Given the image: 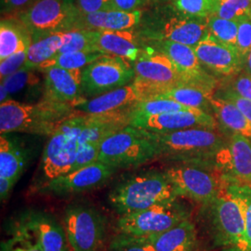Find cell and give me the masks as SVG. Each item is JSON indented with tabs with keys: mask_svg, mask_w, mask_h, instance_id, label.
<instances>
[{
	"mask_svg": "<svg viewBox=\"0 0 251 251\" xmlns=\"http://www.w3.org/2000/svg\"><path fill=\"white\" fill-rule=\"evenodd\" d=\"M79 113L70 104L41 100L34 103L10 100L0 104V132L50 136L61 123Z\"/></svg>",
	"mask_w": 251,
	"mask_h": 251,
	"instance_id": "cell-1",
	"label": "cell"
},
{
	"mask_svg": "<svg viewBox=\"0 0 251 251\" xmlns=\"http://www.w3.org/2000/svg\"><path fill=\"white\" fill-rule=\"evenodd\" d=\"M178 196L166 174L150 171L136 174L112 189L108 202L119 216L170 203Z\"/></svg>",
	"mask_w": 251,
	"mask_h": 251,
	"instance_id": "cell-2",
	"label": "cell"
},
{
	"mask_svg": "<svg viewBox=\"0 0 251 251\" xmlns=\"http://www.w3.org/2000/svg\"><path fill=\"white\" fill-rule=\"evenodd\" d=\"M137 30L147 41H171L195 48L208 34L207 19L190 18L172 6H158L144 11Z\"/></svg>",
	"mask_w": 251,
	"mask_h": 251,
	"instance_id": "cell-3",
	"label": "cell"
},
{
	"mask_svg": "<svg viewBox=\"0 0 251 251\" xmlns=\"http://www.w3.org/2000/svg\"><path fill=\"white\" fill-rule=\"evenodd\" d=\"M152 132V131H151ZM159 158L168 161L211 162L227 142L217 129L193 127L172 132H152Z\"/></svg>",
	"mask_w": 251,
	"mask_h": 251,
	"instance_id": "cell-4",
	"label": "cell"
},
{
	"mask_svg": "<svg viewBox=\"0 0 251 251\" xmlns=\"http://www.w3.org/2000/svg\"><path fill=\"white\" fill-rule=\"evenodd\" d=\"M164 173L178 198H188L204 206L210 205L227 183L211 162H177Z\"/></svg>",
	"mask_w": 251,
	"mask_h": 251,
	"instance_id": "cell-5",
	"label": "cell"
},
{
	"mask_svg": "<svg viewBox=\"0 0 251 251\" xmlns=\"http://www.w3.org/2000/svg\"><path fill=\"white\" fill-rule=\"evenodd\" d=\"M157 158L159 151L152 132L129 125L102 141L98 161L118 170L139 167Z\"/></svg>",
	"mask_w": 251,
	"mask_h": 251,
	"instance_id": "cell-6",
	"label": "cell"
},
{
	"mask_svg": "<svg viewBox=\"0 0 251 251\" xmlns=\"http://www.w3.org/2000/svg\"><path fill=\"white\" fill-rule=\"evenodd\" d=\"M81 15L75 0H37L15 18L26 27L35 41L56 33L79 30Z\"/></svg>",
	"mask_w": 251,
	"mask_h": 251,
	"instance_id": "cell-7",
	"label": "cell"
},
{
	"mask_svg": "<svg viewBox=\"0 0 251 251\" xmlns=\"http://www.w3.org/2000/svg\"><path fill=\"white\" fill-rule=\"evenodd\" d=\"M216 242L225 251H251L246 236L242 207L227 187L208 205Z\"/></svg>",
	"mask_w": 251,
	"mask_h": 251,
	"instance_id": "cell-8",
	"label": "cell"
},
{
	"mask_svg": "<svg viewBox=\"0 0 251 251\" xmlns=\"http://www.w3.org/2000/svg\"><path fill=\"white\" fill-rule=\"evenodd\" d=\"M81 129V113H77L64 120L49 137L41 160L45 181L72 171L79 149Z\"/></svg>",
	"mask_w": 251,
	"mask_h": 251,
	"instance_id": "cell-9",
	"label": "cell"
},
{
	"mask_svg": "<svg viewBox=\"0 0 251 251\" xmlns=\"http://www.w3.org/2000/svg\"><path fill=\"white\" fill-rule=\"evenodd\" d=\"M133 82L143 91L146 99L187 83L167 55L149 46H144V50L133 63Z\"/></svg>",
	"mask_w": 251,
	"mask_h": 251,
	"instance_id": "cell-10",
	"label": "cell"
},
{
	"mask_svg": "<svg viewBox=\"0 0 251 251\" xmlns=\"http://www.w3.org/2000/svg\"><path fill=\"white\" fill-rule=\"evenodd\" d=\"M63 228L72 251H100L105 238L106 222L95 207L75 204L64 210Z\"/></svg>",
	"mask_w": 251,
	"mask_h": 251,
	"instance_id": "cell-11",
	"label": "cell"
},
{
	"mask_svg": "<svg viewBox=\"0 0 251 251\" xmlns=\"http://www.w3.org/2000/svg\"><path fill=\"white\" fill-rule=\"evenodd\" d=\"M188 219V209L177 199L170 203L121 215L117 221V228L122 233L151 236L166 232Z\"/></svg>",
	"mask_w": 251,
	"mask_h": 251,
	"instance_id": "cell-12",
	"label": "cell"
},
{
	"mask_svg": "<svg viewBox=\"0 0 251 251\" xmlns=\"http://www.w3.org/2000/svg\"><path fill=\"white\" fill-rule=\"evenodd\" d=\"M133 64L110 55H103L82 71V90L86 98H94L132 83Z\"/></svg>",
	"mask_w": 251,
	"mask_h": 251,
	"instance_id": "cell-13",
	"label": "cell"
},
{
	"mask_svg": "<svg viewBox=\"0 0 251 251\" xmlns=\"http://www.w3.org/2000/svg\"><path fill=\"white\" fill-rule=\"evenodd\" d=\"M117 169L101 162L89 166L41 183L39 192L55 197H66L86 193L104 184Z\"/></svg>",
	"mask_w": 251,
	"mask_h": 251,
	"instance_id": "cell-14",
	"label": "cell"
},
{
	"mask_svg": "<svg viewBox=\"0 0 251 251\" xmlns=\"http://www.w3.org/2000/svg\"><path fill=\"white\" fill-rule=\"evenodd\" d=\"M214 164L225 181L251 187V140L232 133L226 144L216 153Z\"/></svg>",
	"mask_w": 251,
	"mask_h": 251,
	"instance_id": "cell-15",
	"label": "cell"
},
{
	"mask_svg": "<svg viewBox=\"0 0 251 251\" xmlns=\"http://www.w3.org/2000/svg\"><path fill=\"white\" fill-rule=\"evenodd\" d=\"M218 125L219 123L213 115L195 108L152 117H134L130 122L132 126L156 133L172 132L193 127L217 129Z\"/></svg>",
	"mask_w": 251,
	"mask_h": 251,
	"instance_id": "cell-16",
	"label": "cell"
},
{
	"mask_svg": "<svg viewBox=\"0 0 251 251\" xmlns=\"http://www.w3.org/2000/svg\"><path fill=\"white\" fill-rule=\"evenodd\" d=\"M15 231L35 240L43 251H68V241L63 225L52 216L32 211L21 218Z\"/></svg>",
	"mask_w": 251,
	"mask_h": 251,
	"instance_id": "cell-17",
	"label": "cell"
},
{
	"mask_svg": "<svg viewBox=\"0 0 251 251\" xmlns=\"http://www.w3.org/2000/svg\"><path fill=\"white\" fill-rule=\"evenodd\" d=\"M44 75L42 100L73 105L86 100L82 90V71L50 66L40 70Z\"/></svg>",
	"mask_w": 251,
	"mask_h": 251,
	"instance_id": "cell-18",
	"label": "cell"
},
{
	"mask_svg": "<svg viewBox=\"0 0 251 251\" xmlns=\"http://www.w3.org/2000/svg\"><path fill=\"white\" fill-rule=\"evenodd\" d=\"M144 43L167 55L187 83L214 90L215 81L204 70L193 47L171 41H147Z\"/></svg>",
	"mask_w": 251,
	"mask_h": 251,
	"instance_id": "cell-19",
	"label": "cell"
},
{
	"mask_svg": "<svg viewBox=\"0 0 251 251\" xmlns=\"http://www.w3.org/2000/svg\"><path fill=\"white\" fill-rule=\"evenodd\" d=\"M95 51L119 57L131 64L144 50V41L137 28L128 30H91Z\"/></svg>",
	"mask_w": 251,
	"mask_h": 251,
	"instance_id": "cell-20",
	"label": "cell"
},
{
	"mask_svg": "<svg viewBox=\"0 0 251 251\" xmlns=\"http://www.w3.org/2000/svg\"><path fill=\"white\" fill-rule=\"evenodd\" d=\"M131 120V106L98 115L81 114L79 146L87 144L100 148L104 139L130 125Z\"/></svg>",
	"mask_w": 251,
	"mask_h": 251,
	"instance_id": "cell-21",
	"label": "cell"
},
{
	"mask_svg": "<svg viewBox=\"0 0 251 251\" xmlns=\"http://www.w3.org/2000/svg\"><path fill=\"white\" fill-rule=\"evenodd\" d=\"M203 66L224 76H233L244 68V62L236 49L226 45L208 34L195 48Z\"/></svg>",
	"mask_w": 251,
	"mask_h": 251,
	"instance_id": "cell-22",
	"label": "cell"
},
{
	"mask_svg": "<svg viewBox=\"0 0 251 251\" xmlns=\"http://www.w3.org/2000/svg\"><path fill=\"white\" fill-rule=\"evenodd\" d=\"M145 99L143 91L132 82L97 97L87 99L75 108L81 114L98 115L129 107L137 101Z\"/></svg>",
	"mask_w": 251,
	"mask_h": 251,
	"instance_id": "cell-23",
	"label": "cell"
},
{
	"mask_svg": "<svg viewBox=\"0 0 251 251\" xmlns=\"http://www.w3.org/2000/svg\"><path fill=\"white\" fill-rule=\"evenodd\" d=\"M1 85L9 92L10 100L20 102L34 103L36 100H41L44 91L43 73L36 68L23 67L1 80Z\"/></svg>",
	"mask_w": 251,
	"mask_h": 251,
	"instance_id": "cell-24",
	"label": "cell"
},
{
	"mask_svg": "<svg viewBox=\"0 0 251 251\" xmlns=\"http://www.w3.org/2000/svg\"><path fill=\"white\" fill-rule=\"evenodd\" d=\"M144 10L122 11L117 9L82 13L79 30H128L141 25Z\"/></svg>",
	"mask_w": 251,
	"mask_h": 251,
	"instance_id": "cell-25",
	"label": "cell"
},
{
	"mask_svg": "<svg viewBox=\"0 0 251 251\" xmlns=\"http://www.w3.org/2000/svg\"><path fill=\"white\" fill-rule=\"evenodd\" d=\"M146 237L156 251H198V232L190 219L166 232Z\"/></svg>",
	"mask_w": 251,
	"mask_h": 251,
	"instance_id": "cell-26",
	"label": "cell"
},
{
	"mask_svg": "<svg viewBox=\"0 0 251 251\" xmlns=\"http://www.w3.org/2000/svg\"><path fill=\"white\" fill-rule=\"evenodd\" d=\"M213 92L214 90L199 85L184 83L165 90L154 97L173 100L186 107L199 109L213 115L210 102Z\"/></svg>",
	"mask_w": 251,
	"mask_h": 251,
	"instance_id": "cell-27",
	"label": "cell"
},
{
	"mask_svg": "<svg viewBox=\"0 0 251 251\" xmlns=\"http://www.w3.org/2000/svg\"><path fill=\"white\" fill-rule=\"evenodd\" d=\"M25 149L15 139L8 134L0 137V177L11 179L15 183L26 166Z\"/></svg>",
	"mask_w": 251,
	"mask_h": 251,
	"instance_id": "cell-28",
	"label": "cell"
},
{
	"mask_svg": "<svg viewBox=\"0 0 251 251\" xmlns=\"http://www.w3.org/2000/svg\"><path fill=\"white\" fill-rule=\"evenodd\" d=\"M211 107L218 123L232 133H238L251 140V122L232 101L217 98L211 99Z\"/></svg>",
	"mask_w": 251,
	"mask_h": 251,
	"instance_id": "cell-29",
	"label": "cell"
},
{
	"mask_svg": "<svg viewBox=\"0 0 251 251\" xmlns=\"http://www.w3.org/2000/svg\"><path fill=\"white\" fill-rule=\"evenodd\" d=\"M27 43H32V36L18 19L4 17L0 22V61L17 52Z\"/></svg>",
	"mask_w": 251,
	"mask_h": 251,
	"instance_id": "cell-30",
	"label": "cell"
},
{
	"mask_svg": "<svg viewBox=\"0 0 251 251\" xmlns=\"http://www.w3.org/2000/svg\"><path fill=\"white\" fill-rule=\"evenodd\" d=\"M64 38L65 32L43 36L32 41L25 67L39 69L59 53L64 43Z\"/></svg>",
	"mask_w": 251,
	"mask_h": 251,
	"instance_id": "cell-31",
	"label": "cell"
},
{
	"mask_svg": "<svg viewBox=\"0 0 251 251\" xmlns=\"http://www.w3.org/2000/svg\"><path fill=\"white\" fill-rule=\"evenodd\" d=\"M103 55L104 54L100 53L99 51H90V50L58 54L50 61L42 65L39 68V70L47 67H50V66H58V67L69 69V70L84 69L87 65L93 63L94 61H96Z\"/></svg>",
	"mask_w": 251,
	"mask_h": 251,
	"instance_id": "cell-32",
	"label": "cell"
},
{
	"mask_svg": "<svg viewBox=\"0 0 251 251\" xmlns=\"http://www.w3.org/2000/svg\"><path fill=\"white\" fill-rule=\"evenodd\" d=\"M187 108L189 107L173 100L152 97L137 101L133 105H131V111L132 118H134L138 117H152L165 113L184 110Z\"/></svg>",
	"mask_w": 251,
	"mask_h": 251,
	"instance_id": "cell-33",
	"label": "cell"
},
{
	"mask_svg": "<svg viewBox=\"0 0 251 251\" xmlns=\"http://www.w3.org/2000/svg\"><path fill=\"white\" fill-rule=\"evenodd\" d=\"M207 27L209 34L220 42L235 48L238 32V22L221 18L211 15L207 18Z\"/></svg>",
	"mask_w": 251,
	"mask_h": 251,
	"instance_id": "cell-34",
	"label": "cell"
},
{
	"mask_svg": "<svg viewBox=\"0 0 251 251\" xmlns=\"http://www.w3.org/2000/svg\"><path fill=\"white\" fill-rule=\"evenodd\" d=\"M214 15L236 22L251 19V0H215Z\"/></svg>",
	"mask_w": 251,
	"mask_h": 251,
	"instance_id": "cell-35",
	"label": "cell"
},
{
	"mask_svg": "<svg viewBox=\"0 0 251 251\" xmlns=\"http://www.w3.org/2000/svg\"><path fill=\"white\" fill-rule=\"evenodd\" d=\"M171 6L190 18L207 19L214 14L215 0H171Z\"/></svg>",
	"mask_w": 251,
	"mask_h": 251,
	"instance_id": "cell-36",
	"label": "cell"
},
{
	"mask_svg": "<svg viewBox=\"0 0 251 251\" xmlns=\"http://www.w3.org/2000/svg\"><path fill=\"white\" fill-rule=\"evenodd\" d=\"M108 251H156L146 236L120 233L113 238Z\"/></svg>",
	"mask_w": 251,
	"mask_h": 251,
	"instance_id": "cell-37",
	"label": "cell"
},
{
	"mask_svg": "<svg viewBox=\"0 0 251 251\" xmlns=\"http://www.w3.org/2000/svg\"><path fill=\"white\" fill-rule=\"evenodd\" d=\"M83 50L95 51L92 47L91 30L80 29L65 32L64 43L58 54Z\"/></svg>",
	"mask_w": 251,
	"mask_h": 251,
	"instance_id": "cell-38",
	"label": "cell"
},
{
	"mask_svg": "<svg viewBox=\"0 0 251 251\" xmlns=\"http://www.w3.org/2000/svg\"><path fill=\"white\" fill-rule=\"evenodd\" d=\"M227 187L238 200L242 207L246 236L251 251V187L248 185H240L228 182Z\"/></svg>",
	"mask_w": 251,
	"mask_h": 251,
	"instance_id": "cell-39",
	"label": "cell"
},
{
	"mask_svg": "<svg viewBox=\"0 0 251 251\" xmlns=\"http://www.w3.org/2000/svg\"><path fill=\"white\" fill-rule=\"evenodd\" d=\"M32 43H27L20 50L0 61V78L5 79L10 75L22 69L26 63L28 50Z\"/></svg>",
	"mask_w": 251,
	"mask_h": 251,
	"instance_id": "cell-40",
	"label": "cell"
},
{
	"mask_svg": "<svg viewBox=\"0 0 251 251\" xmlns=\"http://www.w3.org/2000/svg\"><path fill=\"white\" fill-rule=\"evenodd\" d=\"M2 251H43L37 243L25 234L14 231L12 237L2 245Z\"/></svg>",
	"mask_w": 251,
	"mask_h": 251,
	"instance_id": "cell-41",
	"label": "cell"
},
{
	"mask_svg": "<svg viewBox=\"0 0 251 251\" xmlns=\"http://www.w3.org/2000/svg\"><path fill=\"white\" fill-rule=\"evenodd\" d=\"M235 49L245 63L251 50V19H243L238 22V32Z\"/></svg>",
	"mask_w": 251,
	"mask_h": 251,
	"instance_id": "cell-42",
	"label": "cell"
},
{
	"mask_svg": "<svg viewBox=\"0 0 251 251\" xmlns=\"http://www.w3.org/2000/svg\"><path fill=\"white\" fill-rule=\"evenodd\" d=\"M225 88L232 90L242 98L251 100V75L246 72L235 75L229 85Z\"/></svg>",
	"mask_w": 251,
	"mask_h": 251,
	"instance_id": "cell-43",
	"label": "cell"
},
{
	"mask_svg": "<svg viewBox=\"0 0 251 251\" xmlns=\"http://www.w3.org/2000/svg\"><path fill=\"white\" fill-rule=\"evenodd\" d=\"M37 0H1V14L5 17H17L33 6Z\"/></svg>",
	"mask_w": 251,
	"mask_h": 251,
	"instance_id": "cell-44",
	"label": "cell"
},
{
	"mask_svg": "<svg viewBox=\"0 0 251 251\" xmlns=\"http://www.w3.org/2000/svg\"><path fill=\"white\" fill-rule=\"evenodd\" d=\"M214 96L217 98L226 100L229 101H232L237 107L241 110L243 114L251 122V100L245 99L237 94H235L233 91L225 88L224 90H219L218 92L214 93Z\"/></svg>",
	"mask_w": 251,
	"mask_h": 251,
	"instance_id": "cell-45",
	"label": "cell"
},
{
	"mask_svg": "<svg viewBox=\"0 0 251 251\" xmlns=\"http://www.w3.org/2000/svg\"><path fill=\"white\" fill-rule=\"evenodd\" d=\"M82 13H91L112 9V0H75Z\"/></svg>",
	"mask_w": 251,
	"mask_h": 251,
	"instance_id": "cell-46",
	"label": "cell"
},
{
	"mask_svg": "<svg viewBox=\"0 0 251 251\" xmlns=\"http://www.w3.org/2000/svg\"><path fill=\"white\" fill-rule=\"evenodd\" d=\"M150 0H112V9L122 11H136L146 7Z\"/></svg>",
	"mask_w": 251,
	"mask_h": 251,
	"instance_id": "cell-47",
	"label": "cell"
},
{
	"mask_svg": "<svg viewBox=\"0 0 251 251\" xmlns=\"http://www.w3.org/2000/svg\"><path fill=\"white\" fill-rule=\"evenodd\" d=\"M16 183L14 181H12L11 179H7V178H3L0 177V198H1V202H5L8 200L9 195L12 191V189L14 187Z\"/></svg>",
	"mask_w": 251,
	"mask_h": 251,
	"instance_id": "cell-48",
	"label": "cell"
},
{
	"mask_svg": "<svg viewBox=\"0 0 251 251\" xmlns=\"http://www.w3.org/2000/svg\"><path fill=\"white\" fill-rule=\"evenodd\" d=\"M9 100H10L9 92L5 89V87L3 85H1V87H0V104L7 102Z\"/></svg>",
	"mask_w": 251,
	"mask_h": 251,
	"instance_id": "cell-49",
	"label": "cell"
},
{
	"mask_svg": "<svg viewBox=\"0 0 251 251\" xmlns=\"http://www.w3.org/2000/svg\"><path fill=\"white\" fill-rule=\"evenodd\" d=\"M243 69H244V72H246L251 75V51L248 54L247 58H246Z\"/></svg>",
	"mask_w": 251,
	"mask_h": 251,
	"instance_id": "cell-50",
	"label": "cell"
},
{
	"mask_svg": "<svg viewBox=\"0 0 251 251\" xmlns=\"http://www.w3.org/2000/svg\"><path fill=\"white\" fill-rule=\"evenodd\" d=\"M150 1H151V3L160 4V3H164V2H166V1H168V0H150Z\"/></svg>",
	"mask_w": 251,
	"mask_h": 251,
	"instance_id": "cell-51",
	"label": "cell"
}]
</instances>
